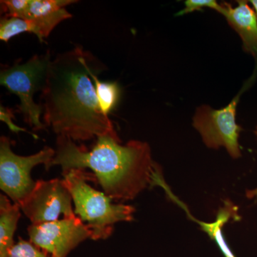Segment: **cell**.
<instances>
[{"instance_id":"6da1fadb","label":"cell","mask_w":257,"mask_h":257,"mask_svg":"<svg viewBox=\"0 0 257 257\" xmlns=\"http://www.w3.org/2000/svg\"><path fill=\"white\" fill-rule=\"evenodd\" d=\"M106 69L95 56L78 45L52 59L41 93L45 126L57 137L76 143L116 134L111 120L101 110L91 76Z\"/></svg>"},{"instance_id":"7a4b0ae2","label":"cell","mask_w":257,"mask_h":257,"mask_svg":"<svg viewBox=\"0 0 257 257\" xmlns=\"http://www.w3.org/2000/svg\"><path fill=\"white\" fill-rule=\"evenodd\" d=\"M117 133L96 138L88 150L65 137H57L55 155L47 170L60 166L71 170L92 171L103 192L113 200H133L151 186L155 162L148 143L131 140L121 145Z\"/></svg>"},{"instance_id":"3957f363","label":"cell","mask_w":257,"mask_h":257,"mask_svg":"<svg viewBox=\"0 0 257 257\" xmlns=\"http://www.w3.org/2000/svg\"><path fill=\"white\" fill-rule=\"evenodd\" d=\"M63 181L72 197L74 214L87 225L91 239H106L112 234L114 224L133 221L135 208L127 204H114L104 192L93 188L85 170L62 172Z\"/></svg>"},{"instance_id":"277c9868","label":"cell","mask_w":257,"mask_h":257,"mask_svg":"<svg viewBox=\"0 0 257 257\" xmlns=\"http://www.w3.org/2000/svg\"><path fill=\"white\" fill-rule=\"evenodd\" d=\"M51 61L52 56L49 50L44 55H34L25 63L4 67L0 72V84L18 96L19 111L35 130L46 128L41 121L42 106L35 102L34 96L44 87Z\"/></svg>"},{"instance_id":"5b68a950","label":"cell","mask_w":257,"mask_h":257,"mask_svg":"<svg viewBox=\"0 0 257 257\" xmlns=\"http://www.w3.org/2000/svg\"><path fill=\"white\" fill-rule=\"evenodd\" d=\"M256 73L257 69L227 106L220 109L208 105L197 108L193 117V126L200 134L206 146L214 150L224 147L232 158L241 157L239 138L242 128L236 123V106L241 94L253 83Z\"/></svg>"},{"instance_id":"8992f818","label":"cell","mask_w":257,"mask_h":257,"mask_svg":"<svg viewBox=\"0 0 257 257\" xmlns=\"http://www.w3.org/2000/svg\"><path fill=\"white\" fill-rule=\"evenodd\" d=\"M55 150L45 147L30 156H20L12 150L8 137L0 138V188L13 201L20 205L35 188L36 181L31 177L32 169L45 165V170L53 160Z\"/></svg>"},{"instance_id":"52a82bcc","label":"cell","mask_w":257,"mask_h":257,"mask_svg":"<svg viewBox=\"0 0 257 257\" xmlns=\"http://www.w3.org/2000/svg\"><path fill=\"white\" fill-rule=\"evenodd\" d=\"M72 203L63 179H53L36 181L35 188L20 206L32 224H37L76 216Z\"/></svg>"},{"instance_id":"ba28073f","label":"cell","mask_w":257,"mask_h":257,"mask_svg":"<svg viewBox=\"0 0 257 257\" xmlns=\"http://www.w3.org/2000/svg\"><path fill=\"white\" fill-rule=\"evenodd\" d=\"M28 232L30 241L50 257H67L79 243L91 239V231L77 216L31 224Z\"/></svg>"},{"instance_id":"9c48e42d","label":"cell","mask_w":257,"mask_h":257,"mask_svg":"<svg viewBox=\"0 0 257 257\" xmlns=\"http://www.w3.org/2000/svg\"><path fill=\"white\" fill-rule=\"evenodd\" d=\"M157 186H160L162 189H165L169 199L182 208L191 220L199 225L201 229L207 234L211 239L216 243L224 257H236L232 250L228 245L227 241L225 239L222 229L224 225L227 224L229 221L239 220L240 216L238 213L239 209L237 206L235 205L234 203L229 199H225L224 205L219 208L216 214L215 220L212 222H205V221L198 220L192 215L187 206L172 192L168 184L166 183L165 179H160L157 182Z\"/></svg>"},{"instance_id":"30bf717a","label":"cell","mask_w":257,"mask_h":257,"mask_svg":"<svg viewBox=\"0 0 257 257\" xmlns=\"http://www.w3.org/2000/svg\"><path fill=\"white\" fill-rule=\"evenodd\" d=\"M71 18L72 14L66 8L49 16L32 20L4 17L0 22V40L8 42L17 35L29 32L44 42L59 24Z\"/></svg>"},{"instance_id":"8fae6325","label":"cell","mask_w":257,"mask_h":257,"mask_svg":"<svg viewBox=\"0 0 257 257\" xmlns=\"http://www.w3.org/2000/svg\"><path fill=\"white\" fill-rule=\"evenodd\" d=\"M236 7L221 4L219 13L226 18L231 28L241 37L245 52L257 56V15L247 1H237Z\"/></svg>"},{"instance_id":"7c38bea8","label":"cell","mask_w":257,"mask_h":257,"mask_svg":"<svg viewBox=\"0 0 257 257\" xmlns=\"http://www.w3.org/2000/svg\"><path fill=\"white\" fill-rule=\"evenodd\" d=\"M8 196L0 195V257H5L15 244L14 236L19 219L20 206Z\"/></svg>"},{"instance_id":"4fadbf2b","label":"cell","mask_w":257,"mask_h":257,"mask_svg":"<svg viewBox=\"0 0 257 257\" xmlns=\"http://www.w3.org/2000/svg\"><path fill=\"white\" fill-rule=\"evenodd\" d=\"M103 72L104 70L95 71L92 72L91 76L101 110L103 114L109 116V114L117 105L121 95V89L117 82L99 80L98 75Z\"/></svg>"},{"instance_id":"5bb4252c","label":"cell","mask_w":257,"mask_h":257,"mask_svg":"<svg viewBox=\"0 0 257 257\" xmlns=\"http://www.w3.org/2000/svg\"><path fill=\"white\" fill-rule=\"evenodd\" d=\"M74 0H29L25 20L44 18L77 3Z\"/></svg>"},{"instance_id":"9a60e30c","label":"cell","mask_w":257,"mask_h":257,"mask_svg":"<svg viewBox=\"0 0 257 257\" xmlns=\"http://www.w3.org/2000/svg\"><path fill=\"white\" fill-rule=\"evenodd\" d=\"M5 257H50L30 241L21 238L10 248Z\"/></svg>"},{"instance_id":"2e32d148","label":"cell","mask_w":257,"mask_h":257,"mask_svg":"<svg viewBox=\"0 0 257 257\" xmlns=\"http://www.w3.org/2000/svg\"><path fill=\"white\" fill-rule=\"evenodd\" d=\"M205 8H211L219 13L221 5L214 0H187L184 2V9L179 11L176 16H182L195 11H203Z\"/></svg>"},{"instance_id":"e0dca14e","label":"cell","mask_w":257,"mask_h":257,"mask_svg":"<svg viewBox=\"0 0 257 257\" xmlns=\"http://www.w3.org/2000/svg\"><path fill=\"white\" fill-rule=\"evenodd\" d=\"M14 116V113L11 109L5 107L4 106H0V119L8 125V127L12 132L15 133H18L20 132H27L25 128L20 127L14 124L13 121Z\"/></svg>"},{"instance_id":"ac0fdd59","label":"cell","mask_w":257,"mask_h":257,"mask_svg":"<svg viewBox=\"0 0 257 257\" xmlns=\"http://www.w3.org/2000/svg\"><path fill=\"white\" fill-rule=\"evenodd\" d=\"M255 135L257 136V127L256 131H255ZM246 197L248 199H253V198H256L257 199V188L253 189V190L247 191L246 192Z\"/></svg>"},{"instance_id":"d6986e66","label":"cell","mask_w":257,"mask_h":257,"mask_svg":"<svg viewBox=\"0 0 257 257\" xmlns=\"http://www.w3.org/2000/svg\"><path fill=\"white\" fill-rule=\"evenodd\" d=\"M249 3L253 5V9H254V11L256 12L257 15V0H251Z\"/></svg>"}]
</instances>
